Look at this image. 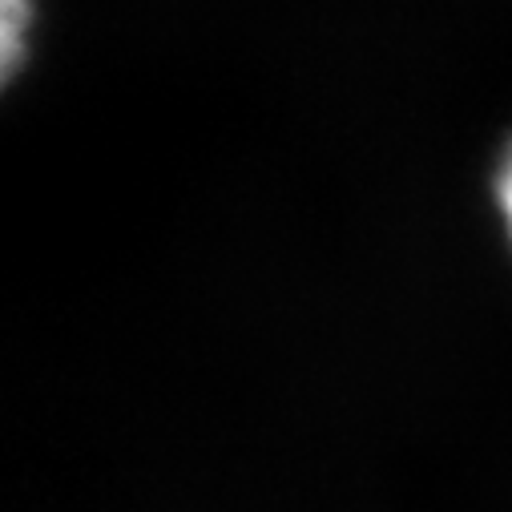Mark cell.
I'll list each match as a JSON object with an SVG mask.
<instances>
[{
	"instance_id": "6da1fadb",
	"label": "cell",
	"mask_w": 512,
	"mask_h": 512,
	"mask_svg": "<svg viewBox=\"0 0 512 512\" xmlns=\"http://www.w3.org/2000/svg\"><path fill=\"white\" fill-rule=\"evenodd\" d=\"M33 29V0H0V89L13 81L29 53Z\"/></svg>"
},
{
	"instance_id": "7a4b0ae2",
	"label": "cell",
	"mask_w": 512,
	"mask_h": 512,
	"mask_svg": "<svg viewBox=\"0 0 512 512\" xmlns=\"http://www.w3.org/2000/svg\"><path fill=\"white\" fill-rule=\"evenodd\" d=\"M496 206H500V218H504V230L512 242V142L504 146L500 166H496Z\"/></svg>"
}]
</instances>
